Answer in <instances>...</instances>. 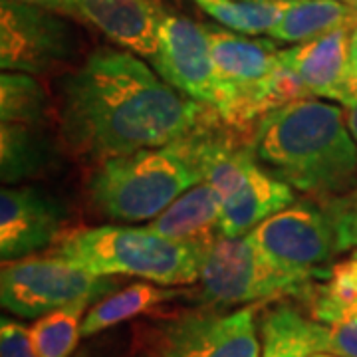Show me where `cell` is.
Returning a JSON list of instances; mask_svg holds the SVG:
<instances>
[{"instance_id": "30bf717a", "label": "cell", "mask_w": 357, "mask_h": 357, "mask_svg": "<svg viewBox=\"0 0 357 357\" xmlns=\"http://www.w3.org/2000/svg\"><path fill=\"white\" fill-rule=\"evenodd\" d=\"M68 204L36 185H4L0 191V256L18 260L50 250L70 222Z\"/></svg>"}, {"instance_id": "6da1fadb", "label": "cell", "mask_w": 357, "mask_h": 357, "mask_svg": "<svg viewBox=\"0 0 357 357\" xmlns=\"http://www.w3.org/2000/svg\"><path fill=\"white\" fill-rule=\"evenodd\" d=\"M58 129L64 149L98 165L109 157L165 147L215 115L169 86L133 52L96 48L62 79Z\"/></svg>"}, {"instance_id": "cb8c5ba5", "label": "cell", "mask_w": 357, "mask_h": 357, "mask_svg": "<svg viewBox=\"0 0 357 357\" xmlns=\"http://www.w3.org/2000/svg\"><path fill=\"white\" fill-rule=\"evenodd\" d=\"M332 222L337 250H357V187L321 203Z\"/></svg>"}, {"instance_id": "277c9868", "label": "cell", "mask_w": 357, "mask_h": 357, "mask_svg": "<svg viewBox=\"0 0 357 357\" xmlns=\"http://www.w3.org/2000/svg\"><path fill=\"white\" fill-rule=\"evenodd\" d=\"M203 183L177 143L109 157L89 169V206L115 222L153 220L191 187Z\"/></svg>"}, {"instance_id": "d6986e66", "label": "cell", "mask_w": 357, "mask_h": 357, "mask_svg": "<svg viewBox=\"0 0 357 357\" xmlns=\"http://www.w3.org/2000/svg\"><path fill=\"white\" fill-rule=\"evenodd\" d=\"M185 290L173 286H161L155 282H135L126 288H119L114 294L105 296L98 304L89 307L82 321V337L88 340L98 333L123 324L128 319L139 318L143 314H151L167 302H173Z\"/></svg>"}, {"instance_id": "52a82bcc", "label": "cell", "mask_w": 357, "mask_h": 357, "mask_svg": "<svg viewBox=\"0 0 357 357\" xmlns=\"http://www.w3.org/2000/svg\"><path fill=\"white\" fill-rule=\"evenodd\" d=\"M248 236L272 266L307 290L328 280L332 260L340 255L332 222L318 201H296Z\"/></svg>"}, {"instance_id": "d6a6232c", "label": "cell", "mask_w": 357, "mask_h": 357, "mask_svg": "<svg viewBox=\"0 0 357 357\" xmlns=\"http://www.w3.org/2000/svg\"><path fill=\"white\" fill-rule=\"evenodd\" d=\"M310 357H340V356H333V354H328V351H316V354H312Z\"/></svg>"}, {"instance_id": "5bb4252c", "label": "cell", "mask_w": 357, "mask_h": 357, "mask_svg": "<svg viewBox=\"0 0 357 357\" xmlns=\"http://www.w3.org/2000/svg\"><path fill=\"white\" fill-rule=\"evenodd\" d=\"M218 76L217 103L234 91L255 86L280 68L278 48L272 40L248 38L220 26H204ZM215 103V105H217Z\"/></svg>"}, {"instance_id": "44dd1931", "label": "cell", "mask_w": 357, "mask_h": 357, "mask_svg": "<svg viewBox=\"0 0 357 357\" xmlns=\"http://www.w3.org/2000/svg\"><path fill=\"white\" fill-rule=\"evenodd\" d=\"M0 119L10 123H58L46 88L36 76L4 72L0 76Z\"/></svg>"}, {"instance_id": "4316f807", "label": "cell", "mask_w": 357, "mask_h": 357, "mask_svg": "<svg viewBox=\"0 0 357 357\" xmlns=\"http://www.w3.org/2000/svg\"><path fill=\"white\" fill-rule=\"evenodd\" d=\"M345 82H347V93H349V103L345 107H349L357 102V26L351 30V36H349Z\"/></svg>"}, {"instance_id": "603a6c76", "label": "cell", "mask_w": 357, "mask_h": 357, "mask_svg": "<svg viewBox=\"0 0 357 357\" xmlns=\"http://www.w3.org/2000/svg\"><path fill=\"white\" fill-rule=\"evenodd\" d=\"M218 24L241 34H268L288 0H192Z\"/></svg>"}, {"instance_id": "9a60e30c", "label": "cell", "mask_w": 357, "mask_h": 357, "mask_svg": "<svg viewBox=\"0 0 357 357\" xmlns=\"http://www.w3.org/2000/svg\"><path fill=\"white\" fill-rule=\"evenodd\" d=\"M64 143L58 123L0 121V173L4 185H22L56 169Z\"/></svg>"}, {"instance_id": "4dcf8cb0", "label": "cell", "mask_w": 357, "mask_h": 357, "mask_svg": "<svg viewBox=\"0 0 357 357\" xmlns=\"http://www.w3.org/2000/svg\"><path fill=\"white\" fill-rule=\"evenodd\" d=\"M129 357H159V356H157L155 351H151V349H147V347H143V345H141L139 349H137L135 354H131Z\"/></svg>"}, {"instance_id": "f1b7e54d", "label": "cell", "mask_w": 357, "mask_h": 357, "mask_svg": "<svg viewBox=\"0 0 357 357\" xmlns=\"http://www.w3.org/2000/svg\"><path fill=\"white\" fill-rule=\"evenodd\" d=\"M345 115H347V126H349V129H351V133H354V137L357 141V102L345 109Z\"/></svg>"}, {"instance_id": "4fadbf2b", "label": "cell", "mask_w": 357, "mask_h": 357, "mask_svg": "<svg viewBox=\"0 0 357 357\" xmlns=\"http://www.w3.org/2000/svg\"><path fill=\"white\" fill-rule=\"evenodd\" d=\"M354 28H340L316 40L294 44L278 52L280 64L306 86L312 98H324L347 105V48Z\"/></svg>"}, {"instance_id": "ba28073f", "label": "cell", "mask_w": 357, "mask_h": 357, "mask_svg": "<svg viewBox=\"0 0 357 357\" xmlns=\"http://www.w3.org/2000/svg\"><path fill=\"white\" fill-rule=\"evenodd\" d=\"M258 304L234 312L204 306L155 321L143 347L159 357H260Z\"/></svg>"}, {"instance_id": "5b68a950", "label": "cell", "mask_w": 357, "mask_h": 357, "mask_svg": "<svg viewBox=\"0 0 357 357\" xmlns=\"http://www.w3.org/2000/svg\"><path fill=\"white\" fill-rule=\"evenodd\" d=\"M121 278L96 276L62 258L40 252L4 260L0 270V304L22 319H38L79 302L98 304L119 290Z\"/></svg>"}, {"instance_id": "7402d4cb", "label": "cell", "mask_w": 357, "mask_h": 357, "mask_svg": "<svg viewBox=\"0 0 357 357\" xmlns=\"http://www.w3.org/2000/svg\"><path fill=\"white\" fill-rule=\"evenodd\" d=\"M91 304L79 302L38 318L28 328L32 349L38 357H74L82 337V321Z\"/></svg>"}, {"instance_id": "7a4b0ae2", "label": "cell", "mask_w": 357, "mask_h": 357, "mask_svg": "<svg viewBox=\"0 0 357 357\" xmlns=\"http://www.w3.org/2000/svg\"><path fill=\"white\" fill-rule=\"evenodd\" d=\"M250 141L260 165L312 201L357 187V141L340 105L316 98L288 103L264 115Z\"/></svg>"}, {"instance_id": "d4e9b609", "label": "cell", "mask_w": 357, "mask_h": 357, "mask_svg": "<svg viewBox=\"0 0 357 357\" xmlns=\"http://www.w3.org/2000/svg\"><path fill=\"white\" fill-rule=\"evenodd\" d=\"M324 351L340 357H357V314H349L335 324H326Z\"/></svg>"}, {"instance_id": "f546056e", "label": "cell", "mask_w": 357, "mask_h": 357, "mask_svg": "<svg viewBox=\"0 0 357 357\" xmlns=\"http://www.w3.org/2000/svg\"><path fill=\"white\" fill-rule=\"evenodd\" d=\"M74 357H105V356H103V351H100L98 347L88 345V347H82L79 351H76Z\"/></svg>"}, {"instance_id": "9c48e42d", "label": "cell", "mask_w": 357, "mask_h": 357, "mask_svg": "<svg viewBox=\"0 0 357 357\" xmlns=\"http://www.w3.org/2000/svg\"><path fill=\"white\" fill-rule=\"evenodd\" d=\"M76 50L74 30L58 13L26 0H2L0 66L4 72L50 74L70 64Z\"/></svg>"}, {"instance_id": "ac0fdd59", "label": "cell", "mask_w": 357, "mask_h": 357, "mask_svg": "<svg viewBox=\"0 0 357 357\" xmlns=\"http://www.w3.org/2000/svg\"><path fill=\"white\" fill-rule=\"evenodd\" d=\"M260 357H310L324 351L326 324L292 304H276L260 316Z\"/></svg>"}, {"instance_id": "1f68e13d", "label": "cell", "mask_w": 357, "mask_h": 357, "mask_svg": "<svg viewBox=\"0 0 357 357\" xmlns=\"http://www.w3.org/2000/svg\"><path fill=\"white\" fill-rule=\"evenodd\" d=\"M349 314H357V300H356V302H354V304H351V306L347 307L345 316H349ZM345 316H344V318H345ZM344 318H342V319H344Z\"/></svg>"}, {"instance_id": "3957f363", "label": "cell", "mask_w": 357, "mask_h": 357, "mask_svg": "<svg viewBox=\"0 0 357 357\" xmlns=\"http://www.w3.org/2000/svg\"><path fill=\"white\" fill-rule=\"evenodd\" d=\"M46 252L96 276H131L173 288L199 280L201 248L165 238L147 225L70 229Z\"/></svg>"}, {"instance_id": "836d02e7", "label": "cell", "mask_w": 357, "mask_h": 357, "mask_svg": "<svg viewBox=\"0 0 357 357\" xmlns=\"http://www.w3.org/2000/svg\"><path fill=\"white\" fill-rule=\"evenodd\" d=\"M345 4H351V6H357V0H342Z\"/></svg>"}, {"instance_id": "ffe728a7", "label": "cell", "mask_w": 357, "mask_h": 357, "mask_svg": "<svg viewBox=\"0 0 357 357\" xmlns=\"http://www.w3.org/2000/svg\"><path fill=\"white\" fill-rule=\"evenodd\" d=\"M357 6L342 0H288L280 20L270 28L274 42L302 44L340 28H356Z\"/></svg>"}, {"instance_id": "7c38bea8", "label": "cell", "mask_w": 357, "mask_h": 357, "mask_svg": "<svg viewBox=\"0 0 357 357\" xmlns=\"http://www.w3.org/2000/svg\"><path fill=\"white\" fill-rule=\"evenodd\" d=\"M159 0H72V16L96 26L126 50L153 58L163 18Z\"/></svg>"}, {"instance_id": "e575fe53", "label": "cell", "mask_w": 357, "mask_h": 357, "mask_svg": "<svg viewBox=\"0 0 357 357\" xmlns=\"http://www.w3.org/2000/svg\"><path fill=\"white\" fill-rule=\"evenodd\" d=\"M351 255H354V256H356V258H357V250H354V252H351Z\"/></svg>"}, {"instance_id": "2e32d148", "label": "cell", "mask_w": 357, "mask_h": 357, "mask_svg": "<svg viewBox=\"0 0 357 357\" xmlns=\"http://www.w3.org/2000/svg\"><path fill=\"white\" fill-rule=\"evenodd\" d=\"M292 203H296L292 187L274 177L258 161L238 187L222 199L218 236H244Z\"/></svg>"}, {"instance_id": "83f0119b", "label": "cell", "mask_w": 357, "mask_h": 357, "mask_svg": "<svg viewBox=\"0 0 357 357\" xmlns=\"http://www.w3.org/2000/svg\"><path fill=\"white\" fill-rule=\"evenodd\" d=\"M26 2L38 4V6H44V8L54 10V13L58 14L72 16V0H26Z\"/></svg>"}, {"instance_id": "e0dca14e", "label": "cell", "mask_w": 357, "mask_h": 357, "mask_svg": "<svg viewBox=\"0 0 357 357\" xmlns=\"http://www.w3.org/2000/svg\"><path fill=\"white\" fill-rule=\"evenodd\" d=\"M220 208L222 195L213 185L199 183L149 220L147 227L165 238L203 248L218 236Z\"/></svg>"}, {"instance_id": "484cf974", "label": "cell", "mask_w": 357, "mask_h": 357, "mask_svg": "<svg viewBox=\"0 0 357 357\" xmlns=\"http://www.w3.org/2000/svg\"><path fill=\"white\" fill-rule=\"evenodd\" d=\"M0 357H38L30 344L28 328L6 316L0 321Z\"/></svg>"}, {"instance_id": "8fae6325", "label": "cell", "mask_w": 357, "mask_h": 357, "mask_svg": "<svg viewBox=\"0 0 357 357\" xmlns=\"http://www.w3.org/2000/svg\"><path fill=\"white\" fill-rule=\"evenodd\" d=\"M153 68L169 86L195 102L215 107L218 76L203 24L165 13L159 22Z\"/></svg>"}, {"instance_id": "8992f818", "label": "cell", "mask_w": 357, "mask_h": 357, "mask_svg": "<svg viewBox=\"0 0 357 357\" xmlns=\"http://www.w3.org/2000/svg\"><path fill=\"white\" fill-rule=\"evenodd\" d=\"M199 290L203 306L234 307L260 304L280 296L304 298L307 288L266 260L248 234L217 236L201 248Z\"/></svg>"}]
</instances>
